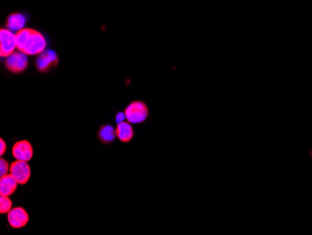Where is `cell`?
<instances>
[{
  "label": "cell",
  "instance_id": "7a4b0ae2",
  "mask_svg": "<svg viewBox=\"0 0 312 235\" xmlns=\"http://www.w3.org/2000/svg\"><path fill=\"white\" fill-rule=\"evenodd\" d=\"M125 114L126 121L131 124H141L149 117V108L145 102L134 100L126 106Z\"/></svg>",
  "mask_w": 312,
  "mask_h": 235
},
{
  "label": "cell",
  "instance_id": "5bb4252c",
  "mask_svg": "<svg viewBox=\"0 0 312 235\" xmlns=\"http://www.w3.org/2000/svg\"><path fill=\"white\" fill-rule=\"evenodd\" d=\"M11 170V165L4 158L0 159V177L8 174Z\"/></svg>",
  "mask_w": 312,
  "mask_h": 235
},
{
  "label": "cell",
  "instance_id": "6da1fadb",
  "mask_svg": "<svg viewBox=\"0 0 312 235\" xmlns=\"http://www.w3.org/2000/svg\"><path fill=\"white\" fill-rule=\"evenodd\" d=\"M47 47V40L42 32L31 28L29 36L26 40L21 52L27 56H38Z\"/></svg>",
  "mask_w": 312,
  "mask_h": 235
},
{
  "label": "cell",
  "instance_id": "52a82bcc",
  "mask_svg": "<svg viewBox=\"0 0 312 235\" xmlns=\"http://www.w3.org/2000/svg\"><path fill=\"white\" fill-rule=\"evenodd\" d=\"M8 221L12 229H22L28 224L29 214L23 207H14L8 213Z\"/></svg>",
  "mask_w": 312,
  "mask_h": 235
},
{
  "label": "cell",
  "instance_id": "30bf717a",
  "mask_svg": "<svg viewBox=\"0 0 312 235\" xmlns=\"http://www.w3.org/2000/svg\"><path fill=\"white\" fill-rule=\"evenodd\" d=\"M18 185L19 184L11 173H8L4 176H1L0 177V195L8 196V197L11 196L15 192Z\"/></svg>",
  "mask_w": 312,
  "mask_h": 235
},
{
  "label": "cell",
  "instance_id": "3957f363",
  "mask_svg": "<svg viewBox=\"0 0 312 235\" xmlns=\"http://www.w3.org/2000/svg\"><path fill=\"white\" fill-rule=\"evenodd\" d=\"M59 64L57 52L52 49H45L41 52L35 60L36 68L41 74H48Z\"/></svg>",
  "mask_w": 312,
  "mask_h": 235
},
{
  "label": "cell",
  "instance_id": "277c9868",
  "mask_svg": "<svg viewBox=\"0 0 312 235\" xmlns=\"http://www.w3.org/2000/svg\"><path fill=\"white\" fill-rule=\"evenodd\" d=\"M27 55L21 51L12 52L11 56L6 58L5 67L11 74H21L28 68Z\"/></svg>",
  "mask_w": 312,
  "mask_h": 235
},
{
  "label": "cell",
  "instance_id": "8fae6325",
  "mask_svg": "<svg viewBox=\"0 0 312 235\" xmlns=\"http://www.w3.org/2000/svg\"><path fill=\"white\" fill-rule=\"evenodd\" d=\"M134 134H135L134 129L128 121H124V122L117 124L116 135L119 139V141L125 142V143L129 142L133 140Z\"/></svg>",
  "mask_w": 312,
  "mask_h": 235
},
{
  "label": "cell",
  "instance_id": "4fadbf2b",
  "mask_svg": "<svg viewBox=\"0 0 312 235\" xmlns=\"http://www.w3.org/2000/svg\"><path fill=\"white\" fill-rule=\"evenodd\" d=\"M12 209V201L8 196L1 195L0 197V213L8 214Z\"/></svg>",
  "mask_w": 312,
  "mask_h": 235
},
{
  "label": "cell",
  "instance_id": "9a60e30c",
  "mask_svg": "<svg viewBox=\"0 0 312 235\" xmlns=\"http://www.w3.org/2000/svg\"><path fill=\"white\" fill-rule=\"evenodd\" d=\"M126 119L125 117V112L124 113H117V115L115 116V121L117 124H119L121 122H124Z\"/></svg>",
  "mask_w": 312,
  "mask_h": 235
},
{
  "label": "cell",
  "instance_id": "7c38bea8",
  "mask_svg": "<svg viewBox=\"0 0 312 235\" xmlns=\"http://www.w3.org/2000/svg\"><path fill=\"white\" fill-rule=\"evenodd\" d=\"M99 141L104 144H109L113 142L116 135V129L111 125H103L99 128V133H98Z\"/></svg>",
  "mask_w": 312,
  "mask_h": 235
},
{
  "label": "cell",
  "instance_id": "ba28073f",
  "mask_svg": "<svg viewBox=\"0 0 312 235\" xmlns=\"http://www.w3.org/2000/svg\"><path fill=\"white\" fill-rule=\"evenodd\" d=\"M12 156L16 160L22 161H30L34 155V150L31 143L26 140L19 141L15 142L11 149Z\"/></svg>",
  "mask_w": 312,
  "mask_h": 235
},
{
  "label": "cell",
  "instance_id": "8992f818",
  "mask_svg": "<svg viewBox=\"0 0 312 235\" xmlns=\"http://www.w3.org/2000/svg\"><path fill=\"white\" fill-rule=\"evenodd\" d=\"M10 173L19 185H26L31 177V169L27 162L16 160L11 164Z\"/></svg>",
  "mask_w": 312,
  "mask_h": 235
},
{
  "label": "cell",
  "instance_id": "9c48e42d",
  "mask_svg": "<svg viewBox=\"0 0 312 235\" xmlns=\"http://www.w3.org/2000/svg\"><path fill=\"white\" fill-rule=\"evenodd\" d=\"M28 16L23 12H12L6 20V27L12 32H18L26 27Z\"/></svg>",
  "mask_w": 312,
  "mask_h": 235
},
{
  "label": "cell",
  "instance_id": "2e32d148",
  "mask_svg": "<svg viewBox=\"0 0 312 235\" xmlns=\"http://www.w3.org/2000/svg\"><path fill=\"white\" fill-rule=\"evenodd\" d=\"M7 151V144H6L5 141L3 139L0 140V155L1 157L5 154Z\"/></svg>",
  "mask_w": 312,
  "mask_h": 235
},
{
  "label": "cell",
  "instance_id": "5b68a950",
  "mask_svg": "<svg viewBox=\"0 0 312 235\" xmlns=\"http://www.w3.org/2000/svg\"><path fill=\"white\" fill-rule=\"evenodd\" d=\"M17 48L16 35L14 32L10 29L1 28L0 29V57L8 58L12 52H15Z\"/></svg>",
  "mask_w": 312,
  "mask_h": 235
}]
</instances>
